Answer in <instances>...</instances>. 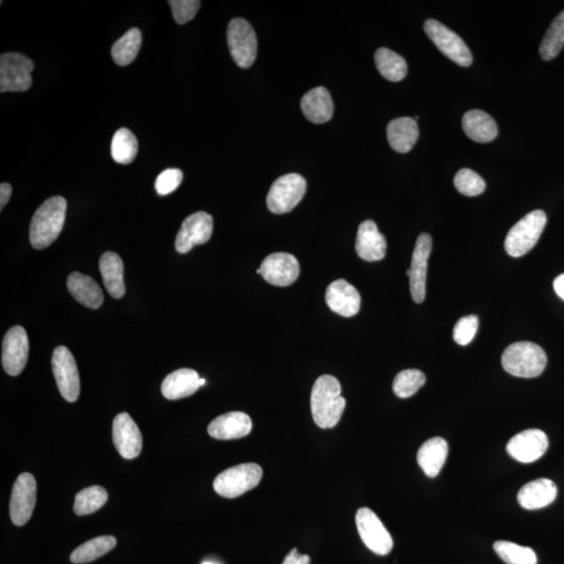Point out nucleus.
Listing matches in <instances>:
<instances>
[{"label":"nucleus","instance_id":"35","mask_svg":"<svg viewBox=\"0 0 564 564\" xmlns=\"http://www.w3.org/2000/svg\"><path fill=\"white\" fill-rule=\"evenodd\" d=\"M564 45V11L552 22L539 47L540 56L544 61L553 60Z\"/></svg>","mask_w":564,"mask_h":564},{"label":"nucleus","instance_id":"3","mask_svg":"<svg viewBox=\"0 0 564 564\" xmlns=\"http://www.w3.org/2000/svg\"><path fill=\"white\" fill-rule=\"evenodd\" d=\"M548 357L539 345L532 342H517L508 346L502 356V365L506 372L517 378H537L544 372Z\"/></svg>","mask_w":564,"mask_h":564},{"label":"nucleus","instance_id":"23","mask_svg":"<svg viewBox=\"0 0 564 564\" xmlns=\"http://www.w3.org/2000/svg\"><path fill=\"white\" fill-rule=\"evenodd\" d=\"M302 110L304 116L317 125L331 121L333 115L331 93L325 87L313 88L304 94L302 99Z\"/></svg>","mask_w":564,"mask_h":564},{"label":"nucleus","instance_id":"17","mask_svg":"<svg viewBox=\"0 0 564 564\" xmlns=\"http://www.w3.org/2000/svg\"><path fill=\"white\" fill-rule=\"evenodd\" d=\"M549 448V439L540 430H527L510 440L507 444L508 454L521 463L536 462L542 458Z\"/></svg>","mask_w":564,"mask_h":564},{"label":"nucleus","instance_id":"30","mask_svg":"<svg viewBox=\"0 0 564 564\" xmlns=\"http://www.w3.org/2000/svg\"><path fill=\"white\" fill-rule=\"evenodd\" d=\"M376 68L388 81L399 82L408 74V66L404 59L389 49L381 47L374 55Z\"/></svg>","mask_w":564,"mask_h":564},{"label":"nucleus","instance_id":"12","mask_svg":"<svg viewBox=\"0 0 564 564\" xmlns=\"http://www.w3.org/2000/svg\"><path fill=\"white\" fill-rule=\"evenodd\" d=\"M37 499V484L31 474L17 478L10 502V516L15 526H25L31 519Z\"/></svg>","mask_w":564,"mask_h":564},{"label":"nucleus","instance_id":"24","mask_svg":"<svg viewBox=\"0 0 564 564\" xmlns=\"http://www.w3.org/2000/svg\"><path fill=\"white\" fill-rule=\"evenodd\" d=\"M200 376L195 370L184 368L168 374L162 381L161 392L169 401L195 395L199 390Z\"/></svg>","mask_w":564,"mask_h":564},{"label":"nucleus","instance_id":"1","mask_svg":"<svg viewBox=\"0 0 564 564\" xmlns=\"http://www.w3.org/2000/svg\"><path fill=\"white\" fill-rule=\"evenodd\" d=\"M342 388L333 375H322L315 381L310 396L311 415L321 428L338 425L345 410V398L341 396Z\"/></svg>","mask_w":564,"mask_h":564},{"label":"nucleus","instance_id":"6","mask_svg":"<svg viewBox=\"0 0 564 564\" xmlns=\"http://www.w3.org/2000/svg\"><path fill=\"white\" fill-rule=\"evenodd\" d=\"M307 180L299 174H287L274 182L267 197L268 208L275 215L290 213L307 192Z\"/></svg>","mask_w":564,"mask_h":564},{"label":"nucleus","instance_id":"29","mask_svg":"<svg viewBox=\"0 0 564 564\" xmlns=\"http://www.w3.org/2000/svg\"><path fill=\"white\" fill-rule=\"evenodd\" d=\"M104 285L110 296L120 299L125 296L126 286L123 281V263L114 252H106L99 260Z\"/></svg>","mask_w":564,"mask_h":564},{"label":"nucleus","instance_id":"37","mask_svg":"<svg viewBox=\"0 0 564 564\" xmlns=\"http://www.w3.org/2000/svg\"><path fill=\"white\" fill-rule=\"evenodd\" d=\"M425 373L417 369H407L399 372L393 381V392L399 398H409L416 395L425 386Z\"/></svg>","mask_w":564,"mask_h":564},{"label":"nucleus","instance_id":"45","mask_svg":"<svg viewBox=\"0 0 564 564\" xmlns=\"http://www.w3.org/2000/svg\"><path fill=\"white\" fill-rule=\"evenodd\" d=\"M205 383H207V380H205L204 379H200L199 380L200 387L204 386Z\"/></svg>","mask_w":564,"mask_h":564},{"label":"nucleus","instance_id":"34","mask_svg":"<svg viewBox=\"0 0 564 564\" xmlns=\"http://www.w3.org/2000/svg\"><path fill=\"white\" fill-rule=\"evenodd\" d=\"M108 501V492L101 486H91L75 496L74 510L79 516L97 513Z\"/></svg>","mask_w":564,"mask_h":564},{"label":"nucleus","instance_id":"2","mask_svg":"<svg viewBox=\"0 0 564 564\" xmlns=\"http://www.w3.org/2000/svg\"><path fill=\"white\" fill-rule=\"evenodd\" d=\"M67 210V200L60 196L47 199L36 210L29 226V240L35 249H45L55 242L64 227Z\"/></svg>","mask_w":564,"mask_h":564},{"label":"nucleus","instance_id":"22","mask_svg":"<svg viewBox=\"0 0 564 564\" xmlns=\"http://www.w3.org/2000/svg\"><path fill=\"white\" fill-rule=\"evenodd\" d=\"M557 487L553 481L538 479L526 484L519 492L517 501L527 510H537L549 506L555 501Z\"/></svg>","mask_w":564,"mask_h":564},{"label":"nucleus","instance_id":"9","mask_svg":"<svg viewBox=\"0 0 564 564\" xmlns=\"http://www.w3.org/2000/svg\"><path fill=\"white\" fill-rule=\"evenodd\" d=\"M425 32L438 50L458 66L468 67L472 66L473 55L468 46L459 35L452 32L448 27L435 20L425 23Z\"/></svg>","mask_w":564,"mask_h":564},{"label":"nucleus","instance_id":"4","mask_svg":"<svg viewBox=\"0 0 564 564\" xmlns=\"http://www.w3.org/2000/svg\"><path fill=\"white\" fill-rule=\"evenodd\" d=\"M546 224V215L543 210H534L510 229L505 249L513 257L524 256L538 242Z\"/></svg>","mask_w":564,"mask_h":564},{"label":"nucleus","instance_id":"21","mask_svg":"<svg viewBox=\"0 0 564 564\" xmlns=\"http://www.w3.org/2000/svg\"><path fill=\"white\" fill-rule=\"evenodd\" d=\"M252 430V421L243 412H231L216 417L208 426L211 437L219 440H233L248 436Z\"/></svg>","mask_w":564,"mask_h":564},{"label":"nucleus","instance_id":"33","mask_svg":"<svg viewBox=\"0 0 564 564\" xmlns=\"http://www.w3.org/2000/svg\"><path fill=\"white\" fill-rule=\"evenodd\" d=\"M138 152V141L135 135L126 128H121L115 132L111 143V156L120 164H129L134 161Z\"/></svg>","mask_w":564,"mask_h":564},{"label":"nucleus","instance_id":"38","mask_svg":"<svg viewBox=\"0 0 564 564\" xmlns=\"http://www.w3.org/2000/svg\"><path fill=\"white\" fill-rule=\"evenodd\" d=\"M454 184L457 191L467 197L479 196L486 188L484 179L469 168L460 169L455 176Z\"/></svg>","mask_w":564,"mask_h":564},{"label":"nucleus","instance_id":"39","mask_svg":"<svg viewBox=\"0 0 564 564\" xmlns=\"http://www.w3.org/2000/svg\"><path fill=\"white\" fill-rule=\"evenodd\" d=\"M479 326V319L477 316L470 315L463 317L454 328V340L455 342L466 346L474 340L475 333H477Z\"/></svg>","mask_w":564,"mask_h":564},{"label":"nucleus","instance_id":"26","mask_svg":"<svg viewBox=\"0 0 564 564\" xmlns=\"http://www.w3.org/2000/svg\"><path fill=\"white\" fill-rule=\"evenodd\" d=\"M68 291L84 307L97 309L102 307L104 295L101 287L90 276L74 272L68 276Z\"/></svg>","mask_w":564,"mask_h":564},{"label":"nucleus","instance_id":"25","mask_svg":"<svg viewBox=\"0 0 564 564\" xmlns=\"http://www.w3.org/2000/svg\"><path fill=\"white\" fill-rule=\"evenodd\" d=\"M387 137L393 150L404 154L412 150L419 140V125L411 117H399L388 125Z\"/></svg>","mask_w":564,"mask_h":564},{"label":"nucleus","instance_id":"7","mask_svg":"<svg viewBox=\"0 0 564 564\" xmlns=\"http://www.w3.org/2000/svg\"><path fill=\"white\" fill-rule=\"evenodd\" d=\"M227 41L229 51L239 67L246 69L254 66L257 56V38L248 21L235 19L229 22Z\"/></svg>","mask_w":564,"mask_h":564},{"label":"nucleus","instance_id":"46","mask_svg":"<svg viewBox=\"0 0 564 564\" xmlns=\"http://www.w3.org/2000/svg\"><path fill=\"white\" fill-rule=\"evenodd\" d=\"M202 564H215L214 562H203Z\"/></svg>","mask_w":564,"mask_h":564},{"label":"nucleus","instance_id":"11","mask_svg":"<svg viewBox=\"0 0 564 564\" xmlns=\"http://www.w3.org/2000/svg\"><path fill=\"white\" fill-rule=\"evenodd\" d=\"M356 522L358 534L370 551L385 556L393 549V539L378 515L369 508L357 510Z\"/></svg>","mask_w":564,"mask_h":564},{"label":"nucleus","instance_id":"36","mask_svg":"<svg viewBox=\"0 0 564 564\" xmlns=\"http://www.w3.org/2000/svg\"><path fill=\"white\" fill-rule=\"evenodd\" d=\"M496 553L507 564H537L536 552L528 546L499 540L493 544Z\"/></svg>","mask_w":564,"mask_h":564},{"label":"nucleus","instance_id":"16","mask_svg":"<svg viewBox=\"0 0 564 564\" xmlns=\"http://www.w3.org/2000/svg\"><path fill=\"white\" fill-rule=\"evenodd\" d=\"M257 274H261L269 284L287 286L298 279L301 267L295 256L281 252L269 255L257 270Z\"/></svg>","mask_w":564,"mask_h":564},{"label":"nucleus","instance_id":"31","mask_svg":"<svg viewBox=\"0 0 564 564\" xmlns=\"http://www.w3.org/2000/svg\"><path fill=\"white\" fill-rule=\"evenodd\" d=\"M143 43V36L138 28H131L116 41L111 50L114 62L117 66L127 67L137 59Z\"/></svg>","mask_w":564,"mask_h":564},{"label":"nucleus","instance_id":"28","mask_svg":"<svg viewBox=\"0 0 564 564\" xmlns=\"http://www.w3.org/2000/svg\"><path fill=\"white\" fill-rule=\"evenodd\" d=\"M462 127L467 137L477 143H490L498 134L495 120L481 110H470L464 114Z\"/></svg>","mask_w":564,"mask_h":564},{"label":"nucleus","instance_id":"41","mask_svg":"<svg viewBox=\"0 0 564 564\" xmlns=\"http://www.w3.org/2000/svg\"><path fill=\"white\" fill-rule=\"evenodd\" d=\"M184 173L178 168H168L158 176L155 182V188L158 195L167 196L172 193L180 186Z\"/></svg>","mask_w":564,"mask_h":564},{"label":"nucleus","instance_id":"43","mask_svg":"<svg viewBox=\"0 0 564 564\" xmlns=\"http://www.w3.org/2000/svg\"><path fill=\"white\" fill-rule=\"evenodd\" d=\"M12 192H13V188L9 184H2L0 185V210H3L10 201V198L12 196Z\"/></svg>","mask_w":564,"mask_h":564},{"label":"nucleus","instance_id":"20","mask_svg":"<svg viewBox=\"0 0 564 564\" xmlns=\"http://www.w3.org/2000/svg\"><path fill=\"white\" fill-rule=\"evenodd\" d=\"M356 250L357 255L366 262H379L386 256V238L379 231L375 222L368 220L358 227Z\"/></svg>","mask_w":564,"mask_h":564},{"label":"nucleus","instance_id":"8","mask_svg":"<svg viewBox=\"0 0 564 564\" xmlns=\"http://www.w3.org/2000/svg\"><path fill=\"white\" fill-rule=\"evenodd\" d=\"M34 63L20 52H5L0 57V91L23 92L32 86Z\"/></svg>","mask_w":564,"mask_h":564},{"label":"nucleus","instance_id":"15","mask_svg":"<svg viewBox=\"0 0 564 564\" xmlns=\"http://www.w3.org/2000/svg\"><path fill=\"white\" fill-rule=\"evenodd\" d=\"M29 342L26 329L14 326L5 333L3 342V367L9 375H20L28 360Z\"/></svg>","mask_w":564,"mask_h":564},{"label":"nucleus","instance_id":"19","mask_svg":"<svg viewBox=\"0 0 564 564\" xmlns=\"http://www.w3.org/2000/svg\"><path fill=\"white\" fill-rule=\"evenodd\" d=\"M325 302L334 313L343 317H354L361 309V295L349 281L339 279L329 285Z\"/></svg>","mask_w":564,"mask_h":564},{"label":"nucleus","instance_id":"42","mask_svg":"<svg viewBox=\"0 0 564 564\" xmlns=\"http://www.w3.org/2000/svg\"><path fill=\"white\" fill-rule=\"evenodd\" d=\"M310 558L309 555H301L298 553L297 549H293L289 555L286 557L284 563L282 564H309Z\"/></svg>","mask_w":564,"mask_h":564},{"label":"nucleus","instance_id":"40","mask_svg":"<svg viewBox=\"0 0 564 564\" xmlns=\"http://www.w3.org/2000/svg\"><path fill=\"white\" fill-rule=\"evenodd\" d=\"M168 4L172 8L174 20L179 25H185L195 19L197 12L201 7V2L199 0H170Z\"/></svg>","mask_w":564,"mask_h":564},{"label":"nucleus","instance_id":"13","mask_svg":"<svg viewBox=\"0 0 564 564\" xmlns=\"http://www.w3.org/2000/svg\"><path fill=\"white\" fill-rule=\"evenodd\" d=\"M433 242L430 234L421 233L416 240L411 268L407 271L410 278V291L416 303L425 302L427 295V262L430 258Z\"/></svg>","mask_w":564,"mask_h":564},{"label":"nucleus","instance_id":"10","mask_svg":"<svg viewBox=\"0 0 564 564\" xmlns=\"http://www.w3.org/2000/svg\"><path fill=\"white\" fill-rule=\"evenodd\" d=\"M51 366L62 397L68 403L78 401L81 390L79 370L72 352L66 346L55 349Z\"/></svg>","mask_w":564,"mask_h":564},{"label":"nucleus","instance_id":"18","mask_svg":"<svg viewBox=\"0 0 564 564\" xmlns=\"http://www.w3.org/2000/svg\"><path fill=\"white\" fill-rule=\"evenodd\" d=\"M113 437L117 451L125 459H135L140 455L143 450V436L137 423L128 413H121L115 417Z\"/></svg>","mask_w":564,"mask_h":564},{"label":"nucleus","instance_id":"32","mask_svg":"<svg viewBox=\"0 0 564 564\" xmlns=\"http://www.w3.org/2000/svg\"><path fill=\"white\" fill-rule=\"evenodd\" d=\"M116 546V538L114 537H99L93 538L76 548L70 560L75 564L90 563L109 553Z\"/></svg>","mask_w":564,"mask_h":564},{"label":"nucleus","instance_id":"5","mask_svg":"<svg viewBox=\"0 0 564 564\" xmlns=\"http://www.w3.org/2000/svg\"><path fill=\"white\" fill-rule=\"evenodd\" d=\"M262 478V469L255 463L240 464L223 472L214 482V490L222 497L234 498L255 489Z\"/></svg>","mask_w":564,"mask_h":564},{"label":"nucleus","instance_id":"14","mask_svg":"<svg viewBox=\"0 0 564 564\" xmlns=\"http://www.w3.org/2000/svg\"><path fill=\"white\" fill-rule=\"evenodd\" d=\"M213 231V216L204 213V211L192 214L182 223L177 238H176V250L181 255H185L193 247L208 243Z\"/></svg>","mask_w":564,"mask_h":564},{"label":"nucleus","instance_id":"27","mask_svg":"<svg viewBox=\"0 0 564 564\" xmlns=\"http://www.w3.org/2000/svg\"><path fill=\"white\" fill-rule=\"evenodd\" d=\"M448 454V443L442 437H435L421 445L417 461L427 477L435 478L442 472Z\"/></svg>","mask_w":564,"mask_h":564},{"label":"nucleus","instance_id":"44","mask_svg":"<svg viewBox=\"0 0 564 564\" xmlns=\"http://www.w3.org/2000/svg\"><path fill=\"white\" fill-rule=\"evenodd\" d=\"M554 290L557 295L564 302V274L558 276L554 280Z\"/></svg>","mask_w":564,"mask_h":564}]
</instances>
